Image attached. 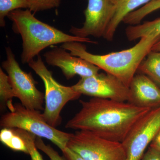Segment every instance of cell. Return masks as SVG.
Returning a JSON list of instances; mask_svg holds the SVG:
<instances>
[{
    "mask_svg": "<svg viewBox=\"0 0 160 160\" xmlns=\"http://www.w3.org/2000/svg\"><path fill=\"white\" fill-rule=\"evenodd\" d=\"M15 97L12 87L9 82L8 76L0 68V99L1 103L9 108L13 105L12 98Z\"/></svg>",
    "mask_w": 160,
    "mask_h": 160,
    "instance_id": "d6986e66",
    "label": "cell"
},
{
    "mask_svg": "<svg viewBox=\"0 0 160 160\" xmlns=\"http://www.w3.org/2000/svg\"><path fill=\"white\" fill-rule=\"evenodd\" d=\"M116 9L115 0H88L84 11L86 19L82 27H72L69 32L79 38L103 37Z\"/></svg>",
    "mask_w": 160,
    "mask_h": 160,
    "instance_id": "30bf717a",
    "label": "cell"
},
{
    "mask_svg": "<svg viewBox=\"0 0 160 160\" xmlns=\"http://www.w3.org/2000/svg\"><path fill=\"white\" fill-rule=\"evenodd\" d=\"M117 9L103 38L108 41L113 40L118 26L124 18L140 6L146 5L152 0H115Z\"/></svg>",
    "mask_w": 160,
    "mask_h": 160,
    "instance_id": "4fadbf2b",
    "label": "cell"
},
{
    "mask_svg": "<svg viewBox=\"0 0 160 160\" xmlns=\"http://www.w3.org/2000/svg\"><path fill=\"white\" fill-rule=\"evenodd\" d=\"M72 87L81 94L92 98L129 102L131 99L129 87L114 76L106 72L81 78Z\"/></svg>",
    "mask_w": 160,
    "mask_h": 160,
    "instance_id": "9c48e42d",
    "label": "cell"
},
{
    "mask_svg": "<svg viewBox=\"0 0 160 160\" xmlns=\"http://www.w3.org/2000/svg\"><path fill=\"white\" fill-rule=\"evenodd\" d=\"M159 9H160V0H152L140 9L127 14L122 22L129 26L139 25L146 16Z\"/></svg>",
    "mask_w": 160,
    "mask_h": 160,
    "instance_id": "e0dca14e",
    "label": "cell"
},
{
    "mask_svg": "<svg viewBox=\"0 0 160 160\" xmlns=\"http://www.w3.org/2000/svg\"><path fill=\"white\" fill-rule=\"evenodd\" d=\"M61 0H28V9L36 12L57 8Z\"/></svg>",
    "mask_w": 160,
    "mask_h": 160,
    "instance_id": "44dd1931",
    "label": "cell"
},
{
    "mask_svg": "<svg viewBox=\"0 0 160 160\" xmlns=\"http://www.w3.org/2000/svg\"><path fill=\"white\" fill-rule=\"evenodd\" d=\"M149 146L160 151V130L152 141Z\"/></svg>",
    "mask_w": 160,
    "mask_h": 160,
    "instance_id": "d4e9b609",
    "label": "cell"
},
{
    "mask_svg": "<svg viewBox=\"0 0 160 160\" xmlns=\"http://www.w3.org/2000/svg\"><path fill=\"white\" fill-rule=\"evenodd\" d=\"M141 160H160V151L149 146Z\"/></svg>",
    "mask_w": 160,
    "mask_h": 160,
    "instance_id": "603a6c76",
    "label": "cell"
},
{
    "mask_svg": "<svg viewBox=\"0 0 160 160\" xmlns=\"http://www.w3.org/2000/svg\"><path fill=\"white\" fill-rule=\"evenodd\" d=\"M28 0H0V26L5 27V18L16 9H28Z\"/></svg>",
    "mask_w": 160,
    "mask_h": 160,
    "instance_id": "ac0fdd59",
    "label": "cell"
},
{
    "mask_svg": "<svg viewBox=\"0 0 160 160\" xmlns=\"http://www.w3.org/2000/svg\"><path fill=\"white\" fill-rule=\"evenodd\" d=\"M26 142L31 160H44L36 145L37 137L30 132L19 129H14Z\"/></svg>",
    "mask_w": 160,
    "mask_h": 160,
    "instance_id": "ffe728a7",
    "label": "cell"
},
{
    "mask_svg": "<svg viewBox=\"0 0 160 160\" xmlns=\"http://www.w3.org/2000/svg\"><path fill=\"white\" fill-rule=\"evenodd\" d=\"M9 109L10 111L1 118L0 126L2 128L25 130L37 137L49 140L61 151L67 147L72 133L50 126L39 110L27 109L19 103L13 104Z\"/></svg>",
    "mask_w": 160,
    "mask_h": 160,
    "instance_id": "277c9868",
    "label": "cell"
},
{
    "mask_svg": "<svg viewBox=\"0 0 160 160\" xmlns=\"http://www.w3.org/2000/svg\"><path fill=\"white\" fill-rule=\"evenodd\" d=\"M44 56L48 65L60 68L68 80L76 75L81 78L92 76L101 69L84 59L72 55L62 47H54L46 52Z\"/></svg>",
    "mask_w": 160,
    "mask_h": 160,
    "instance_id": "8fae6325",
    "label": "cell"
},
{
    "mask_svg": "<svg viewBox=\"0 0 160 160\" xmlns=\"http://www.w3.org/2000/svg\"><path fill=\"white\" fill-rule=\"evenodd\" d=\"M129 87L131 92L129 102L151 109L160 106V88L146 75H135Z\"/></svg>",
    "mask_w": 160,
    "mask_h": 160,
    "instance_id": "7c38bea8",
    "label": "cell"
},
{
    "mask_svg": "<svg viewBox=\"0 0 160 160\" xmlns=\"http://www.w3.org/2000/svg\"><path fill=\"white\" fill-rule=\"evenodd\" d=\"M126 34L129 41H135L148 36L160 37V18L144 22L142 24L129 26L126 29Z\"/></svg>",
    "mask_w": 160,
    "mask_h": 160,
    "instance_id": "5bb4252c",
    "label": "cell"
},
{
    "mask_svg": "<svg viewBox=\"0 0 160 160\" xmlns=\"http://www.w3.org/2000/svg\"><path fill=\"white\" fill-rule=\"evenodd\" d=\"M82 108L66 123L67 129L86 130L122 143L133 126L151 109L129 102L92 98L80 100Z\"/></svg>",
    "mask_w": 160,
    "mask_h": 160,
    "instance_id": "6da1fadb",
    "label": "cell"
},
{
    "mask_svg": "<svg viewBox=\"0 0 160 160\" xmlns=\"http://www.w3.org/2000/svg\"><path fill=\"white\" fill-rule=\"evenodd\" d=\"M6 51L7 59L2 63V68L7 73L15 98L27 109L43 110L45 95L37 88L31 72L22 70L10 47H6Z\"/></svg>",
    "mask_w": 160,
    "mask_h": 160,
    "instance_id": "52a82bcc",
    "label": "cell"
},
{
    "mask_svg": "<svg viewBox=\"0 0 160 160\" xmlns=\"http://www.w3.org/2000/svg\"><path fill=\"white\" fill-rule=\"evenodd\" d=\"M0 141L13 151L22 152L29 154L25 141L14 129L2 128L0 132Z\"/></svg>",
    "mask_w": 160,
    "mask_h": 160,
    "instance_id": "2e32d148",
    "label": "cell"
},
{
    "mask_svg": "<svg viewBox=\"0 0 160 160\" xmlns=\"http://www.w3.org/2000/svg\"><path fill=\"white\" fill-rule=\"evenodd\" d=\"M151 51L160 52V39L153 45Z\"/></svg>",
    "mask_w": 160,
    "mask_h": 160,
    "instance_id": "484cf974",
    "label": "cell"
},
{
    "mask_svg": "<svg viewBox=\"0 0 160 160\" xmlns=\"http://www.w3.org/2000/svg\"><path fill=\"white\" fill-rule=\"evenodd\" d=\"M138 71L160 86V52L150 51L140 64Z\"/></svg>",
    "mask_w": 160,
    "mask_h": 160,
    "instance_id": "9a60e30c",
    "label": "cell"
},
{
    "mask_svg": "<svg viewBox=\"0 0 160 160\" xmlns=\"http://www.w3.org/2000/svg\"><path fill=\"white\" fill-rule=\"evenodd\" d=\"M67 147L85 160H126L122 143L106 139L86 130L72 133Z\"/></svg>",
    "mask_w": 160,
    "mask_h": 160,
    "instance_id": "8992f818",
    "label": "cell"
},
{
    "mask_svg": "<svg viewBox=\"0 0 160 160\" xmlns=\"http://www.w3.org/2000/svg\"><path fill=\"white\" fill-rule=\"evenodd\" d=\"M62 151L66 160H85L67 147Z\"/></svg>",
    "mask_w": 160,
    "mask_h": 160,
    "instance_id": "cb8c5ba5",
    "label": "cell"
},
{
    "mask_svg": "<svg viewBox=\"0 0 160 160\" xmlns=\"http://www.w3.org/2000/svg\"><path fill=\"white\" fill-rule=\"evenodd\" d=\"M160 130V106L152 109L133 126L123 141L126 160H141Z\"/></svg>",
    "mask_w": 160,
    "mask_h": 160,
    "instance_id": "ba28073f",
    "label": "cell"
},
{
    "mask_svg": "<svg viewBox=\"0 0 160 160\" xmlns=\"http://www.w3.org/2000/svg\"><path fill=\"white\" fill-rule=\"evenodd\" d=\"M35 143L38 149L45 153L50 160H66L65 158L61 156L50 145L45 144L42 138H36Z\"/></svg>",
    "mask_w": 160,
    "mask_h": 160,
    "instance_id": "7402d4cb",
    "label": "cell"
},
{
    "mask_svg": "<svg viewBox=\"0 0 160 160\" xmlns=\"http://www.w3.org/2000/svg\"><path fill=\"white\" fill-rule=\"evenodd\" d=\"M29 9H16L7 17L12 22V29L21 35L22 40L21 60L28 63L45 48L55 44L77 42L98 44L89 38L70 35L36 18Z\"/></svg>",
    "mask_w": 160,
    "mask_h": 160,
    "instance_id": "3957f363",
    "label": "cell"
},
{
    "mask_svg": "<svg viewBox=\"0 0 160 160\" xmlns=\"http://www.w3.org/2000/svg\"><path fill=\"white\" fill-rule=\"evenodd\" d=\"M28 64L44 83L45 106L43 115L47 123L56 128L61 123V112L65 105L70 101L78 99L82 94L75 91L72 86H63L56 81L39 55L37 60H32Z\"/></svg>",
    "mask_w": 160,
    "mask_h": 160,
    "instance_id": "5b68a950",
    "label": "cell"
},
{
    "mask_svg": "<svg viewBox=\"0 0 160 160\" xmlns=\"http://www.w3.org/2000/svg\"><path fill=\"white\" fill-rule=\"evenodd\" d=\"M160 39V37L152 36L144 37L131 48L101 55L88 52L86 46L79 42L64 43L61 47L70 51L72 55L84 59L114 76L129 87L140 64Z\"/></svg>",
    "mask_w": 160,
    "mask_h": 160,
    "instance_id": "7a4b0ae2",
    "label": "cell"
}]
</instances>
